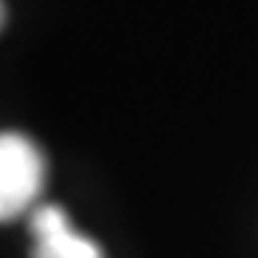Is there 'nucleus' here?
<instances>
[{
	"label": "nucleus",
	"instance_id": "nucleus-1",
	"mask_svg": "<svg viewBox=\"0 0 258 258\" xmlns=\"http://www.w3.org/2000/svg\"><path fill=\"white\" fill-rule=\"evenodd\" d=\"M45 177L42 156L32 140L21 135L0 137V214L14 219L37 198Z\"/></svg>",
	"mask_w": 258,
	"mask_h": 258
},
{
	"label": "nucleus",
	"instance_id": "nucleus-2",
	"mask_svg": "<svg viewBox=\"0 0 258 258\" xmlns=\"http://www.w3.org/2000/svg\"><path fill=\"white\" fill-rule=\"evenodd\" d=\"M29 229L34 234L32 258H103L95 242L72 229L66 214L58 206L37 208Z\"/></svg>",
	"mask_w": 258,
	"mask_h": 258
}]
</instances>
